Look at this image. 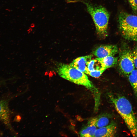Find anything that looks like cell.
Returning <instances> with one entry per match:
<instances>
[{
  "mask_svg": "<svg viewBox=\"0 0 137 137\" xmlns=\"http://www.w3.org/2000/svg\"><path fill=\"white\" fill-rule=\"evenodd\" d=\"M102 67L106 70L116 65L118 61L117 57L109 56L102 58H98Z\"/></svg>",
  "mask_w": 137,
  "mask_h": 137,
  "instance_id": "10",
  "label": "cell"
},
{
  "mask_svg": "<svg viewBox=\"0 0 137 137\" xmlns=\"http://www.w3.org/2000/svg\"><path fill=\"white\" fill-rule=\"evenodd\" d=\"M116 124L112 122L109 125L97 129L94 137H114L116 134Z\"/></svg>",
  "mask_w": 137,
  "mask_h": 137,
  "instance_id": "8",
  "label": "cell"
},
{
  "mask_svg": "<svg viewBox=\"0 0 137 137\" xmlns=\"http://www.w3.org/2000/svg\"><path fill=\"white\" fill-rule=\"evenodd\" d=\"M0 120L6 126L10 125V113L7 100H0Z\"/></svg>",
  "mask_w": 137,
  "mask_h": 137,
  "instance_id": "9",
  "label": "cell"
},
{
  "mask_svg": "<svg viewBox=\"0 0 137 137\" xmlns=\"http://www.w3.org/2000/svg\"><path fill=\"white\" fill-rule=\"evenodd\" d=\"M118 51L116 45H106L98 47L93 51V53L98 58H102L109 56H114Z\"/></svg>",
  "mask_w": 137,
  "mask_h": 137,
  "instance_id": "6",
  "label": "cell"
},
{
  "mask_svg": "<svg viewBox=\"0 0 137 137\" xmlns=\"http://www.w3.org/2000/svg\"><path fill=\"white\" fill-rule=\"evenodd\" d=\"M66 1L68 3L80 2L85 5L94 22L97 34L102 38L107 36L110 14L105 7L101 5H94L83 0H66Z\"/></svg>",
  "mask_w": 137,
  "mask_h": 137,
  "instance_id": "3",
  "label": "cell"
},
{
  "mask_svg": "<svg viewBox=\"0 0 137 137\" xmlns=\"http://www.w3.org/2000/svg\"><path fill=\"white\" fill-rule=\"evenodd\" d=\"M137 99V69H134L127 76Z\"/></svg>",
  "mask_w": 137,
  "mask_h": 137,
  "instance_id": "13",
  "label": "cell"
},
{
  "mask_svg": "<svg viewBox=\"0 0 137 137\" xmlns=\"http://www.w3.org/2000/svg\"><path fill=\"white\" fill-rule=\"evenodd\" d=\"M56 70L61 77L78 85L84 86L93 94L95 109H98L100 103V93L85 73L71 66L70 64L60 63L57 65Z\"/></svg>",
  "mask_w": 137,
  "mask_h": 137,
  "instance_id": "1",
  "label": "cell"
},
{
  "mask_svg": "<svg viewBox=\"0 0 137 137\" xmlns=\"http://www.w3.org/2000/svg\"><path fill=\"white\" fill-rule=\"evenodd\" d=\"M105 71L103 70H95L89 72L88 74L92 77L97 78L100 76Z\"/></svg>",
  "mask_w": 137,
  "mask_h": 137,
  "instance_id": "14",
  "label": "cell"
},
{
  "mask_svg": "<svg viewBox=\"0 0 137 137\" xmlns=\"http://www.w3.org/2000/svg\"><path fill=\"white\" fill-rule=\"evenodd\" d=\"M88 125L80 131V134L82 137H94L97 127L95 125L88 123Z\"/></svg>",
  "mask_w": 137,
  "mask_h": 137,
  "instance_id": "12",
  "label": "cell"
},
{
  "mask_svg": "<svg viewBox=\"0 0 137 137\" xmlns=\"http://www.w3.org/2000/svg\"><path fill=\"white\" fill-rule=\"evenodd\" d=\"M31 27H34L35 26V24L34 23H32L31 25Z\"/></svg>",
  "mask_w": 137,
  "mask_h": 137,
  "instance_id": "18",
  "label": "cell"
},
{
  "mask_svg": "<svg viewBox=\"0 0 137 137\" xmlns=\"http://www.w3.org/2000/svg\"><path fill=\"white\" fill-rule=\"evenodd\" d=\"M108 96L132 136L137 137V118L130 101L125 96L118 94L110 93Z\"/></svg>",
  "mask_w": 137,
  "mask_h": 137,
  "instance_id": "2",
  "label": "cell"
},
{
  "mask_svg": "<svg viewBox=\"0 0 137 137\" xmlns=\"http://www.w3.org/2000/svg\"><path fill=\"white\" fill-rule=\"evenodd\" d=\"M109 122V119L107 117L101 116L93 118L89 121L88 123L95 125L97 127L99 128L107 125Z\"/></svg>",
  "mask_w": 137,
  "mask_h": 137,
  "instance_id": "11",
  "label": "cell"
},
{
  "mask_svg": "<svg viewBox=\"0 0 137 137\" xmlns=\"http://www.w3.org/2000/svg\"><path fill=\"white\" fill-rule=\"evenodd\" d=\"M5 82V81L0 80V85L3 84Z\"/></svg>",
  "mask_w": 137,
  "mask_h": 137,
  "instance_id": "17",
  "label": "cell"
},
{
  "mask_svg": "<svg viewBox=\"0 0 137 137\" xmlns=\"http://www.w3.org/2000/svg\"><path fill=\"white\" fill-rule=\"evenodd\" d=\"M129 3L133 11L137 13V0H128Z\"/></svg>",
  "mask_w": 137,
  "mask_h": 137,
  "instance_id": "16",
  "label": "cell"
},
{
  "mask_svg": "<svg viewBox=\"0 0 137 137\" xmlns=\"http://www.w3.org/2000/svg\"><path fill=\"white\" fill-rule=\"evenodd\" d=\"M92 57V55L80 57L74 60L70 64L81 72L88 74V64Z\"/></svg>",
  "mask_w": 137,
  "mask_h": 137,
  "instance_id": "7",
  "label": "cell"
},
{
  "mask_svg": "<svg viewBox=\"0 0 137 137\" xmlns=\"http://www.w3.org/2000/svg\"><path fill=\"white\" fill-rule=\"evenodd\" d=\"M132 51L135 68L137 69V45L135 46Z\"/></svg>",
  "mask_w": 137,
  "mask_h": 137,
  "instance_id": "15",
  "label": "cell"
},
{
  "mask_svg": "<svg viewBox=\"0 0 137 137\" xmlns=\"http://www.w3.org/2000/svg\"><path fill=\"white\" fill-rule=\"evenodd\" d=\"M119 66L122 73L127 77L135 68L132 51L126 43L123 44L119 51Z\"/></svg>",
  "mask_w": 137,
  "mask_h": 137,
  "instance_id": "5",
  "label": "cell"
},
{
  "mask_svg": "<svg viewBox=\"0 0 137 137\" xmlns=\"http://www.w3.org/2000/svg\"><path fill=\"white\" fill-rule=\"evenodd\" d=\"M118 22L119 30L123 38L137 41V16L121 12L118 15Z\"/></svg>",
  "mask_w": 137,
  "mask_h": 137,
  "instance_id": "4",
  "label": "cell"
}]
</instances>
